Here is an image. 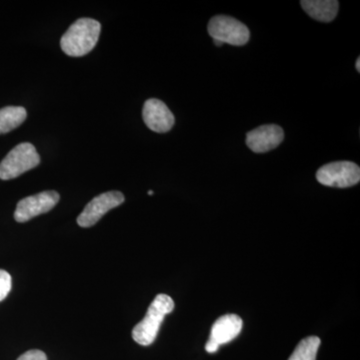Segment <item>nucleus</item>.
Listing matches in <instances>:
<instances>
[{
	"mask_svg": "<svg viewBox=\"0 0 360 360\" xmlns=\"http://www.w3.org/2000/svg\"><path fill=\"white\" fill-rule=\"evenodd\" d=\"M101 25L92 18H80L66 30L60 46L66 56L80 58L96 47L101 35Z\"/></svg>",
	"mask_w": 360,
	"mask_h": 360,
	"instance_id": "1",
	"label": "nucleus"
},
{
	"mask_svg": "<svg viewBox=\"0 0 360 360\" xmlns=\"http://www.w3.org/2000/svg\"><path fill=\"white\" fill-rule=\"evenodd\" d=\"M174 302L170 296L158 295L148 307L146 316L132 330V338L139 345L148 347L155 340L163 319L174 311Z\"/></svg>",
	"mask_w": 360,
	"mask_h": 360,
	"instance_id": "2",
	"label": "nucleus"
},
{
	"mask_svg": "<svg viewBox=\"0 0 360 360\" xmlns=\"http://www.w3.org/2000/svg\"><path fill=\"white\" fill-rule=\"evenodd\" d=\"M39 163L40 156L34 146L23 142L16 146L0 163V179H16Z\"/></svg>",
	"mask_w": 360,
	"mask_h": 360,
	"instance_id": "3",
	"label": "nucleus"
},
{
	"mask_svg": "<svg viewBox=\"0 0 360 360\" xmlns=\"http://www.w3.org/2000/svg\"><path fill=\"white\" fill-rule=\"evenodd\" d=\"M208 33L212 39L234 46H243L250 41V32L248 26L236 18L227 15H217L208 23Z\"/></svg>",
	"mask_w": 360,
	"mask_h": 360,
	"instance_id": "4",
	"label": "nucleus"
},
{
	"mask_svg": "<svg viewBox=\"0 0 360 360\" xmlns=\"http://www.w3.org/2000/svg\"><path fill=\"white\" fill-rule=\"evenodd\" d=\"M316 179L326 186L347 188L356 186L360 180V168L350 161H336L319 168Z\"/></svg>",
	"mask_w": 360,
	"mask_h": 360,
	"instance_id": "5",
	"label": "nucleus"
},
{
	"mask_svg": "<svg viewBox=\"0 0 360 360\" xmlns=\"http://www.w3.org/2000/svg\"><path fill=\"white\" fill-rule=\"evenodd\" d=\"M124 202V195L120 191H108L96 196L89 205L85 206L79 217H77V224L79 226H94L96 224L103 215L117 207Z\"/></svg>",
	"mask_w": 360,
	"mask_h": 360,
	"instance_id": "6",
	"label": "nucleus"
},
{
	"mask_svg": "<svg viewBox=\"0 0 360 360\" xmlns=\"http://www.w3.org/2000/svg\"><path fill=\"white\" fill-rule=\"evenodd\" d=\"M60 196L54 191H44L23 198L16 206L14 219L20 224L28 221L33 217L51 212L58 205Z\"/></svg>",
	"mask_w": 360,
	"mask_h": 360,
	"instance_id": "7",
	"label": "nucleus"
},
{
	"mask_svg": "<svg viewBox=\"0 0 360 360\" xmlns=\"http://www.w3.org/2000/svg\"><path fill=\"white\" fill-rule=\"evenodd\" d=\"M142 117L146 127L158 134H165L174 127V115L167 104L160 99L150 98L146 101Z\"/></svg>",
	"mask_w": 360,
	"mask_h": 360,
	"instance_id": "8",
	"label": "nucleus"
},
{
	"mask_svg": "<svg viewBox=\"0 0 360 360\" xmlns=\"http://www.w3.org/2000/svg\"><path fill=\"white\" fill-rule=\"evenodd\" d=\"M284 139V131L276 124L262 125L246 134V146L255 153H269Z\"/></svg>",
	"mask_w": 360,
	"mask_h": 360,
	"instance_id": "9",
	"label": "nucleus"
},
{
	"mask_svg": "<svg viewBox=\"0 0 360 360\" xmlns=\"http://www.w3.org/2000/svg\"><path fill=\"white\" fill-rule=\"evenodd\" d=\"M243 319L236 314H226L219 317L212 326L210 333V341L217 343L219 347L231 342L238 338L243 329Z\"/></svg>",
	"mask_w": 360,
	"mask_h": 360,
	"instance_id": "10",
	"label": "nucleus"
},
{
	"mask_svg": "<svg viewBox=\"0 0 360 360\" xmlns=\"http://www.w3.org/2000/svg\"><path fill=\"white\" fill-rule=\"evenodd\" d=\"M300 4L310 18L321 22L335 20L340 8V2L336 0H302Z\"/></svg>",
	"mask_w": 360,
	"mask_h": 360,
	"instance_id": "11",
	"label": "nucleus"
},
{
	"mask_svg": "<svg viewBox=\"0 0 360 360\" xmlns=\"http://www.w3.org/2000/svg\"><path fill=\"white\" fill-rule=\"evenodd\" d=\"M27 117V112L21 106H6L0 108V134H7L20 127Z\"/></svg>",
	"mask_w": 360,
	"mask_h": 360,
	"instance_id": "12",
	"label": "nucleus"
},
{
	"mask_svg": "<svg viewBox=\"0 0 360 360\" xmlns=\"http://www.w3.org/2000/svg\"><path fill=\"white\" fill-rule=\"evenodd\" d=\"M321 342V338L317 336H309L304 338L298 343L288 360H316Z\"/></svg>",
	"mask_w": 360,
	"mask_h": 360,
	"instance_id": "13",
	"label": "nucleus"
},
{
	"mask_svg": "<svg viewBox=\"0 0 360 360\" xmlns=\"http://www.w3.org/2000/svg\"><path fill=\"white\" fill-rule=\"evenodd\" d=\"M11 284L13 281H11V274L6 270L0 269V302L6 300L8 293L11 292Z\"/></svg>",
	"mask_w": 360,
	"mask_h": 360,
	"instance_id": "14",
	"label": "nucleus"
},
{
	"mask_svg": "<svg viewBox=\"0 0 360 360\" xmlns=\"http://www.w3.org/2000/svg\"><path fill=\"white\" fill-rule=\"evenodd\" d=\"M18 360H47L46 354L39 349L28 350L20 355Z\"/></svg>",
	"mask_w": 360,
	"mask_h": 360,
	"instance_id": "15",
	"label": "nucleus"
},
{
	"mask_svg": "<svg viewBox=\"0 0 360 360\" xmlns=\"http://www.w3.org/2000/svg\"><path fill=\"white\" fill-rule=\"evenodd\" d=\"M219 345L217 343L212 342V341L208 340L205 345V350L208 354H214L219 350Z\"/></svg>",
	"mask_w": 360,
	"mask_h": 360,
	"instance_id": "16",
	"label": "nucleus"
},
{
	"mask_svg": "<svg viewBox=\"0 0 360 360\" xmlns=\"http://www.w3.org/2000/svg\"><path fill=\"white\" fill-rule=\"evenodd\" d=\"M355 68H356L357 72H360V58H357L356 63H355Z\"/></svg>",
	"mask_w": 360,
	"mask_h": 360,
	"instance_id": "17",
	"label": "nucleus"
},
{
	"mask_svg": "<svg viewBox=\"0 0 360 360\" xmlns=\"http://www.w3.org/2000/svg\"><path fill=\"white\" fill-rule=\"evenodd\" d=\"M213 42H214V44L217 45V47H221L224 44H222L221 41H219V40H214L213 39Z\"/></svg>",
	"mask_w": 360,
	"mask_h": 360,
	"instance_id": "18",
	"label": "nucleus"
},
{
	"mask_svg": "<svg viewBox=\"0 0 360 360\" xmlns=\"http://www.w3.org/2000/svg\"><path fill=\"white\" fill-rule=\"evenodd\" d=\"M148 194H149V195H153V191H148Z\"/></svg>",
	"mask_w": 360,
	"mask_h": 360,
	"instance_id": "19",
	"label": "nucleus"
}]
</instances>
